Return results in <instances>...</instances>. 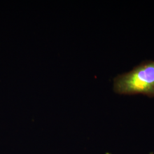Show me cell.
Wrapping results in <instances>:
<instances>
[{
	"label": "cell",
	"instance_id": "1",
	"mask_svg": "<svg viewBox=\"0 0 154 154\" xmlns=\"http://www.w3.org/2000/svg\"><path fill=\"white\" fill-rule=\"evenodd\" d=\"M113 88L119 94H141L154 97V61H143L132 70L117 75Z\"/></svg>",
	"mask_w": 154,
	"mask_h": 154
}]
</instances>
